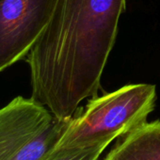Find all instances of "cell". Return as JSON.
Listing matches in <instances>:
<instances>
[{
    "instance_id": "cell-5",
    "label": "cell",
    "mask_w": 160,
    "mask_h": 160,
    "mask_svg": "<svg viewBox=\"0 0 160 160\" xmlns=\"http://www.w3.org/2000/svg\"><path fill=\"white\" fill-rule=\"evenodd\" d=\"M104 160H160V121L145 122L121 137Z\"/></svg>"
},
{
    "instance_id": "cell-3",
    "label": "cell",
    "mask_w": 160,
    "mask_h": 160,
    "mask_svg": "<svg viewBox=\"0 0 160 160\" xmlns=\"http://www.w3.org/2000/svg\"><path fill=\"white\" fill-rule=\"evenodd\" d=\"M69 120H58L32 97H15L0 108V160H40Z\"/></svg>"
},
{
    "instance_id": "cell-4",
    "label": "cell",
    "mask_w": 160,
    "mask_h": 160,
    "mask_svg": "<svg viewBox=\"0 0 160 160\" xmlns=\"http://www.w3.org/2000/svg\"><path fill=\"white\" fill-rule=\"evenodd\" d=\"M56 0H0V72L25 59L46 28Z\"/></svg>"
},
{
    "instance_id": "cell-1",
    "label": "cell",
    "mask_w": 160,
    "mask_h": 160,
    "mask_svg": "<svg viewBox=\"0 0 160 160\" xmlns=\"http://www.w3.org/2000/svg\"><path fill=\"white\" fill-rule=\"evenodd\" d=\"M126 0H56L51 18L26 60L31 97L58 120L71 119L98 95Z\"/></svg>"
},
{
    "instance_id": "cell-2",
    "label": "cell",
    "mask_w": 160,
    "mask_h": 160,
    "mask_svg": "<svg viewBox=\"0 0 160 160\" xmlns=\"http://www.w3.org/2000/svg\"><path fill=\"white\" fill-rule=\"evenodd\" d=\"M155 86L128 84L91 98L67 122L57 148H86L110 143L147 122L154 109Z\"/></svg>"
},
{
    "instance_id": "cell-6",
    "label": "cell",
    "mask_w": 160,
    "mask_h": 160,
    "mask_svg": "<svg viewBox=\"0 0 160 160\" xmlns=\"http://www.w3.org/2000/svg\"><path fill=\"white\" fill-rule=\"evenodd\" d=\"M108 143L86 148H57L53 147L40 160H98Z\"/></svg>"
}]
</instances>
